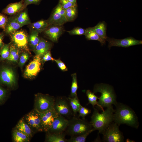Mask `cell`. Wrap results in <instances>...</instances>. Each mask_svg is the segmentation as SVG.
Returning <instances> with one entry per match:
<instances>
[{"label":"cell","mask_w":142,"mask_h":142,"mask_svg":"<svg viewBox=\"0 0 142 142\" xmlns=\"http://www.w3.org/2000/svg\"><path fill=\"white\" fill-rule=\"evenodd\" d=\"M55 99L48 94L38 93L35 96L34 109L39 113L53 109Z\"/></svg>","instance_id":"5b68a950"},{"label":"cell","mask_w":142,"mask_h":142,"mask_svg":"<svg viewBox=\"0 0 142 142\" xmlns=\"http://www.w3.org/2000/svg\"><path fill=\"white\" fill-rule=\"evenodd\" d=\"M29 25L31 30L36 31L39 33L44 32L50 26L47 20H44L31 23Z\"/></svg>","instance_id":"cb8c5ba5"},{"label":"cell","mask_w":142,"mask_h":142,"mask_svg":"<svg viewBox=\"0 0 142 142\" xmlns=\"http://www.w3.org/2000/svg\"><path fill=\"white\" fill-rule=\"evenodd\" d=\"M78 112L79 113L78 116L81 117L83 119H85V117L89 114L91 112L90 109L80 105Z\"/></svg>","instance_id":"e575fe53"},{"label":"cell","mask_w":142,"mask_h":142,"mask_svg":"<svg viewBox=\"0 0 142 142\" xmlns=\"http://www.w3.org/2000/svg\"><path fill=\"white\" fill-rule=\"evenodd\" d=\"M19 58V49L13 44L10 45L9 56L7 59L13 62L17 61Z\"/></svg>","instance_id":"f546056e"},{"label":"cell","mask_w":142,"mask_h":142,"mask_svg":"<svg viewBox=\"0 0 142 142\" xmlns=\"http://www.w3.org/2000/svg\"><path fill=\"white\" fill-rule=\"evenodd\" d=\"M12 137L15 142H28L30 138L27 135L19 131L16 128L13 131Z\"/></svg>","instance_id":"484cf974"},{"label":"cell","mask_w":142,"mask_h":142,"mask_svg":"<svg viewBox=\"0 0 142 142\" xmlns=\"http://www.w3.org/2000/svg\"><path fill=\"white\" fill-rule=\"evenodd\" d=\"M24 118L31 128L37 131H44L39 113L34 109L26 114Z\"/></svg>","instance_id":"30bf717a"},{"label":"cell","mask_w":142,"mask_h":142,"mask_svg":"<svg viewBox=\"0 0 142 142\" xmlns=\"http://www.w3.org/2000/svg\"><path fill=\"white\" fill-rule=\"evenodd\" d=\"M67 32L71 35H82L84 34L85 29L78 27Z\"/></svg>","instance_id":"8d00e7d4"},{"label":"cell","mask_w":142,"mask_h":142,"mask_svg":"<svg viewBox=\"0 0 142 142\" xmlns=\"http://www.w3.org/2000/svg\"><path fill=\"white\" fill-rule=\"evenodd\" d=\"M13 44L18 49L29 52L28 36L23 30H17L10 34Z\"/></svg>","instance_id":"ba28073f"},{"label":"cell","mask_w":142,"mask_h":142,"mask_svg":"<svg viewBox=\"0 0 142 142\" xmlns=\"http://www.w3.org/2000/svg\"><path fill=\"white\" fill-rule=\"evenodd\" d=\"M41 0H24V5L26 8L29 5L33 4H38Z\"/></svg>","instance_id":"b9f144b4"},{"label":"cell","mask_w":142,"mask_h":142,"mask_svg":"<svg viewBox=\"0 0 142 142\" xmlns=\"http://www.w3.org/2000/svg\"><path fill=\"white\" fill-rule=\"evenodd\" d=\"M90 122L94 131L98 130L99 133L102 134L106 128L114 121V110L112 106L106 108L100 113L97 109L94 108Z\"/></svg>","instance_id":"7a4b0ae2"},{"label":"cell","mask_w":142,"mask_h":142,"mask_svg":"<svg viewBox=\"0 0 142 142\" xmlns=\"http://www.w3.org/2000/svg\"><path fill=\"white\" fill-rule=\"evenodd\" d=\"M47 21L49 26H62L68 22L65 16V10L59 3L53 9Z\"/></svg>","instance_id":"9c48e42d"},{"label":"cell","mask_w":142,"mask_h":142,"mask_svg":"<svg viewBox=\"0 0 142 142\" xmlns=\"http://www.w3.org/2000/svg\"><path fill=\"white\" fill-rule=\"evenodd\" d=\"M38 113L43 126L44 131L46 132L50 128L55 119L59 115L54 109Z\"/></svg>","instance_id":"4fadbf2b"},{"label":"cell","mask_w":142,"mask_h":142,"mask_svg":"<svg viewBox=\"0 0 142 142\" xmlns=\"http://www.w3.org/2000/svg\"><path fill=\"white\" fill-rule=\"evenodd\" d=\"M86 93L89 102L88 104H91L93 108H94V106L96 105L103 111H104L103 108L98 103L97 99H99V97L96 96L93 92H92L89 90H88L87 91Z\"/></svg>","instance_id":"83f0119b"},{"label":"cell","mask_w":142,"mask_h":142,"mask_svg":"<svg viewBox=\"0 0 142 142\" xmlns=\"http://www.w3.org/2000/svg\"><path fill=\"white\" fill-rule=\"evenodd\" d=\"M65 16L68 22L74 20L77 14V6L71 7L65 10Z\"/></svg>","instance_id":"1f68e13d"},{"label":"cell","mask_w":142,"mask_h":142,"mask_svg":"<svg viewBox=\"0 0 142 142\" xmlns=\"http://www.w3.org/2000/svg\"><path fill=\"white\" fill-rule=\"evenodd\" d=\"M47 133L45 141L48 142H67V139L65 138V132L61 133Z\"/></svg>","instance_id":"7402d4cb"},{"label":"cell","mask_w":142,"mask_h":142,"mask_svg":"<svg viewBox=\"0 0 142 142\" xmlns=\"http://www.w3.org/2000/svg\"><path fill=\"white\" fill-rule=\"evenodd\" d=\"M72 80L71 88L70 93L69 97L74 98L77 96V91L78 89V82L77 74L76 73L72 75Z\"/></svg>","instance_id":"d6a6232c"},{"label":"cell","mask_w":142,"mask_h":142,"mask_svg":"<svg viewBox=\"0 0 142 142\" xmlns=\"http://www.w3.org/2000/svg\"><path fill=\"white\" fill-rule=\"evenodd\" d=\"M68 124V119L63 116L59 115L55 119L51 127L47 132L50 133L58 134L63 133L64 132Z\"/></svg>","instance_id":"9a60e30c"},{"label":"cell","mask_w":142,"mask_h":142,"mask_svg":"<svg viewBox=\"0 0 142 142\" xmlns=\"http://www.w3.org/2000/svg\"><path fill=\"white\" fill-rule=\"evenodd\" d=\"M84 35L87 40L98 41L100 42L102 45L105 43L106 40L99 36L95 32L93 27H89L85 29Z\"/></svg>","instance_id":"44dd1931"},{"label":"cell","mask_w":142,"mask_h":142,"mask_svg":"<svg viewBox=\"0 0 142 142\" xmlns=\"http://www.w3.org/2000/svg\"><path fill=\"white\" fill-rule=\"evenodd\" d=\"M8 20V18L4 14L0 13V28L4 29Z\"/></svg>","instance_id":"74e56055"},{"label":"cell","mask_w":142,"mask_h":142,"mask_svg":"<svg viewBox=\"0 0 142 142\" xmlns=\"http://www.w3.org/2000/svg\"><path fill=\"white\" fill-rule=\"evenodd\" d=\"M4 37V34L2 33L0 34V48L1 49L3 46L4 44L3 42V40Z\"/></svg>","instance_id":"ee69618b"},{"label":"cell","mask_w":142,"mask_h":142,"mask_svg":"<svg viewBox=\"0 0 142 142\" xmlns=\"http://www.w3.org/2000/svg\"><path fill=\"white\" fill-rule=\"evenodd\" d=\"M26 8L24 2V0L8 4L3 9L2 12L4 14L12 15L18 13Z\"/></svg>","instance_id":"e0dca14e"},{"label":"cell","mask_w":142,"mask_h":142,"mask_svg":"<svg viewBox=\"0 0 142 142\" xmlns=\"http://www.w3.org/2000/svg\"><path fill=\"white\" fill-rule=\"evenodd\" d=\"M29 58L28 54L26 52L22 53L19 59V65L21 67H22L25 63Z\"/></svg>","instance_id":"f35d334b"},{"label":"cell","mask_w":142,"mask_h":142,"mask_svg":"<svg viewBox=\"0 0 142 142\" xmlns=\"http://www.w3.org/2000/svg\"><path fill=\"white\" fill-rule=\"evenodd\" d=\"M70 2L73 3H77V0H67Z\"/></svg>","instance_id":"f6af8a7d"},{"label":"cell","mask_w":142,"mask_h":142,"mask_svg":"<svg viewBox=\"0 0 142 142\" xmlns=\"http://www.w3.org/2000/svg\"><path fill=\"white\" fill-rule=\"evenodd\" d=\"M114 121L119 126L121 124L138 128L139 126L138 117L130 107L123 103L117 102L114 105Z\"/></svg>","instance_id":"6da1fadb"},{"label":"cell","mask_w":142,"mask_h":142,"mask_svg":"<svg viewBox=\"0 0 142 142\" xmlns=\"http://www.w3.org/2000/svg\"><path fill=\"white\" fill-rule=\"evenodd\" d=\"M42 58V60L43 62L50 60L54 61V59L52 57L50 52L49 50L46 53Z\"/></svg>","instance_id":"60d3db41"},{"label":"cell","mask_w":142,"mask_h":142,"mask_svg":"<svg viewBox=\"0 0 142 142\" xmlns=\"http://www.w3.org/2000/svg\"><path fill=\"white\" fill-rule=\"evenodd\" d=\"M54 109L59 115L66 118L73 116L68 98L60 97L55 98Z\"/></svg>","instance_id":"52a82bcc"},{"label":"cell","mask_w":142,"mask_h":142,"mask_svg":"<svg viewBox=\"0 0 142 142\" xmlns=\"http://www.w3.org/2000/svg\"><path fill=\"white\" fill-rule=\"evenodd\" d=\"M126 142H135V141H134L131 140L130 139H128L126 140Z\"/></svg>","instance_id":"bcb514c9"},{"label":"cell","mask_w":142,"mask_h":142,"mask_svg":"<svg viewBox=\"0 0 142 142\" xmlns=\"http://www.w3.org/2000/svg\"><path fill=\"white\" fill-rule=\"evenodd\" d=\"M0 82L9 87H12L15 84V75L11 68L4 67L1 69Z\"/></svg>","instance_id":"5bb4252c"},{"label":"cell","mask_w":142,"mask_h":142,"mask_svg":"<svg viewBox=\"0 0 142 142\" xmlns=\"http://www.w3.org/2000/svg\"><path fill=\"white\" fill-rule=\"evenodd\" d=\"M51 47V44L49 42L41 39L33 50L36 55H39L42 58L49 50Z\"/></svg>","instance_id":"ac0fdd59"},{"label":"cell","mask_w":142,"mask_h":142,"mask_svg":"<svg viewBox=\"0 0 142 142\" xmlns=\"http://www.w3.org/2000/svg\"><path fill=\"white\" fill-rule=\"evenodd\" d=\"M57 64L58 67L63 71H67L68 69L65 64L60 59H55L54 60Z\"/></svg>","instance_id":"ab89813d"},{"label":"cell","mask_w":142,"mask_h":142,"mask_svg":"<svg viewBox=\"0 0 142 142\" xmlns=\"http://www.w3.org/2000/svg\"><path fill=\"white\" fill-rule=\"evenodd\" d=\"M6 95V92L5 90L0 87V102L4 99Z\"/></svg>","instance_id":"7bdbcfd3"},{"label":"cell","mask_w":142,"mask_h":142,"mask_svg":"<svg viewBox=\"0 0 142 142\" xmlns=\"http://www.w3.org/2000/svg\"><path fill=\"white\" fill-rule=\"evenodd\" d=\"M72 109L74 116L77 115L80 107L81 105L78 96L74 98H68Z\"/></svg>","instance_id":"f1b7e54d"},{"label":"cell","mask_w":142,"mask_h":142,"mask_svg":"<svg viewBox=\"0 0 142 142\" xmlns=\"http://www.w3.org/2000/svg\"><path fill=\"white\" fill-rule=\"evenodd\" d=\"M93 28L95 32L99 36L106 40L108 37L106 35L107 25L105 21L99 22Z\"/></svg>","instance_id":"d4e9b609"},{"label":"cell","mask_w":142,"mask_h":142,"mask_svg":"<svg viewBox=\"0 0 142 142\" xmlns=\"http://www.w3.org/2000/svg\"><path fill=\"white\" fill-rule=\"evenodd\" d=\"M15 16V18L18 23L22 27L23 26L29 24L31 21L28 16L27 10L26 8L17 13Z\"/></svg>","instance_id":"603a6c76"},{"label":"cell","mask_w":142,"mask_h":142,"mask_svg":"<svg viewBox=\"0 0 142 142\" xmlns=\"http://www.w3.org/2000/svg\"><path fill=\"white\" fill-rule=\"evenodd\" d=\"M93 129L83 134L71 136L67 139V142H85L89 135L94 131Z\"/></svg>","instance_id":"4dcf8cb0"},{"label":"cell","mask_w":142,"mask_h":142,"mask_svg":"<svg viewBox=\"0 0 142 142\" xmlns=\"http://www.w3.org/2000/svg\"><path fill=\"white\" fill-rule=\"evenodd\" d=\"M68 124L64 132L71 136L84 134L93 129L90 122L78 116H73L68 119Z\"/></svg>","instance_id":"3957f363"},{"label":"cell","mask_w":142,"mask_h":142,"mask_svg":"<svg viewBox=\"0 0 142 142\" xmlns=\"http://www.w3.org/2000/svg\"><path fill=\"white\" fill-rule=\"evenodd\" d=\"M39 33L36 31L31 30V32L28 36V43L33 49L40 40Z\"/></svg>","instance_id":"4316f807"},{"label":"cell","mask_w":142,"mask_h":142,"mask_svg":"<svg viewBox=\"0 0 142 142\" xmlns=\"http://www.w3.org/2000/svg\"><path fill=\"white\" fill-rule=\"evenodd\" d=\"M22 27L18 23L14 16L8 18V20L4 31L7 34L10 35L18 30Z\"/></svg>","instance_id":"d6986e66"},{"label":"cell","mask_w":142,"mask_h":142,"mask_svg":"<svg viewBox=\"0 0 142 142\" xmlns=\"http://www.w3.org/2000/svg\"><path fill=\"white\" fill-rule=\"evenodd\" d=\"M16 128L22 133L27 135L30 138L32 136V132L31 128L22 118L16 125Z\"/></svg>","instance_id":"ffe728a7"},{"label":"cell","mask_w":142,"mask_h":142,"mask_svg":"<svg viewBox=\"0 0 142 142\" xmlns=\"http://www.w3.org/2000/svg\"><path fill=\"white\" fill-rule=\"evenodd\" d=\"M63 31L62 26H50L44 32V34L51 40L57 42Z\"/></svg>","instance_id":"2e32d148"},{"label":"cell","mask_w":142,"mask_h":142,"mask_svg":"<svg viewBox=\"0 0 142 142\" xmlns=\"http://www.w3.org/2000/svg\"><path fill=\"white\" fill-rule=\"evenodd\" d=\"M41 58L36 55L33 60L27 65L24 73V76L27 78H31L36 76L41 69Z\"/></svg>","instance_id":"7c38bea8"},{"label":"cell","mask_w":142,"mask_h":142,"mask_svg":"<svg viewBox=\"0 0 142 142\" xmlns=\"http://www.w3.org/2000/svg\"></svg>","instance_id":"7dc6e473"},{"label":"cell","mask_w":142,"mask_h":142,"mask_svg":"<svg viewBox=\"0 0 142 142\" xmlns=\"http://www.w3.org/2000/svg\"><path fill=\"white\" fill-rule=\"evenodd\" d=\"M106 40L108 42V47L109 48L113 46L126 48L142 44L141 40H136L131 37L122 39H117L108 37Z\"/></svg>","instance_id":"8fae6325"},{"label":"cell","mask_w":142,"mask_h":142,"mask_svg":"<svg viewBox=\"0 0 142 142\" xmlns=\"http://www.w3.org/2000/svg\"><path fill=\"white\" fill-rule=\"evenodd\" d=\"M93 92L101 93L98 103L103 108L115 105L117 102L114 89L109 85L103 83L96 84L94 86Z\"/></svg>","instance_id":"277c9868"},{"label":"cell","mask_w":142,"mask_h":142,"mask_svg":"<svg viewBox=\"0 0 142 142\" xmlns=\"http://www.w3.org/2000/svg\"><path fill=\"white\" fill-rule=\"evenodd\" d=\"M119 126L113 121L106 128L102 134L103 140L106 142H123L124 137L119 129Z\"/></svg>","instance_id":"8992f818"},{"label":"cell","mask_w":142,"mask_h":142,"mask_svg":"<svg viewBox=\"0 0 142 142\" xmlns=\"http://www.w3.org/2000/svg\"><path fill=\"white\" fill-rule=\"evenodd\" d=\"M59 3L65 10L71 7L77 6V3L70 2L67 0H59Z\"/></svg>","instance_id":"d590c367"},{"label":"cell","mask_w":142,"mask_h":142,"mask_svg":"<svg viewBox=\"0 0 142 142\" xmlns=\"http://www.w3.org/2000/svg\"><path fill=\"white\" fill-rule=\"evenodd\" d=\"M10 43L4 44L0 50V55L1 60L7 59L10 53Z\"/></svg>","instance_id":"836d02e7"}]
</instances>
